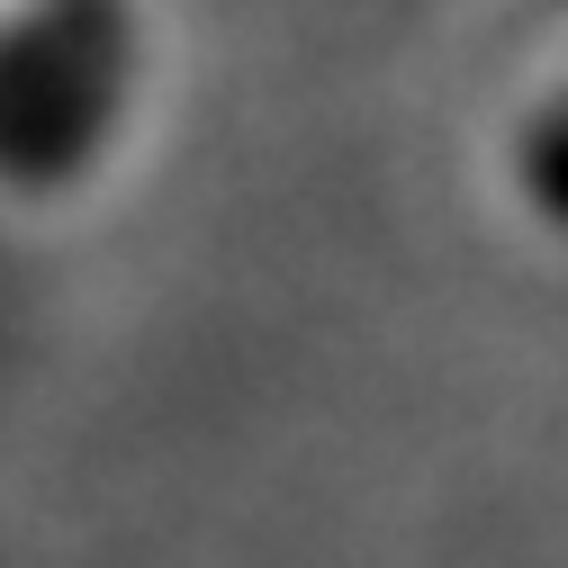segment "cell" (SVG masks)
<instances>
[{
    "mask_svg": "<svg viewBox=\"0 0 568 568\" xmlns=\"http://www.w3.org/2000/svg\"><path fill=\"white\" fill-rule=\"evenodd\" d=\"M135 0H0V190L63 199L135 100Z\"/></svg>",
    "mask_w": 568,
    "mask_h": 568,
    "instance_id": "6da1fadb",
    "label": "cell"
},
{
    "mask_svg": "<svg viewBox=\"0 0 568 568\" xmlns=\"http://www.w3.org/2000/svg\"><path fill=\"white\" fill-rule=\"evenodd\" d=\"M506 181H515V207L550 235V244H568V82H550L532 109H524V126L506 135Z\"/></svg>",
    "mask_w": 568,
    "mask_h": 568,
    "instance_id": "7a4b0ae2",
    "label": "cell"
}]
</instances>
